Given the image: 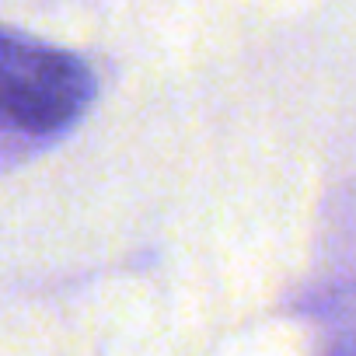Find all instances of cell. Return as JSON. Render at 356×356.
I'll return each mask as SVG.
<instances>
[{"mask_svg":"<svg viewBox=\"0 0 356 356\" xmlns=\"http://www.w3.org/2000/svg\"><path fill=\"white\" fill-rule=\"evenodd\" d=\"M95 91V74L81 56L0 29V126L56 136L88 112Z\"/></svg>","mask_w":356,"mask_h":356,"instance_id":"6da1fadb","label":"cell"}]
</instances>
